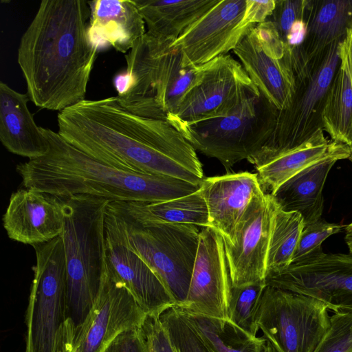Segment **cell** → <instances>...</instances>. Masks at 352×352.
Here are the masks:
<instances>
[{
	"instance_id": "cell-40",
	"label": "cell",
	"mask_w": 352,
	"mask_h": 352,
	"mask_svg": "<svg viewBox=\"0 0 352 352\" xmlns=\"http://www.w3.org/2000/svg\"><path fill=\"white\" fill-rule=\"evenodd\" d=\"M344 40L346 47L349 71L352 78V27L347 31Z\"/></svg>"
},
{
	"instance_id": "cell-7",
	"label": "cell",
	"mask_w": 352,
	"mask_h": 352,
	"mask_svg": "<svg viewBox=\"0 0 352 352\" xmlns=\"http://www.w3.org/2000/svg\"><path fill=\"white\" fill-rule=\"evenodd\" d=\"M277 112V108L260 91L228 116L168 123L196 151L217 159L229 171L239 162L248 161L263 147L274 129Z\"/></svg>"
},
{
	"instance_id": "cell-43",
	"label": "cell",
	"mask_w": 352,
	"mask_h": 352,
	"mask_svg": "<svg viewBox=\"0 0 352 352\" xmlns=\"http://www.w3.org/2000/svg\"><path fill=\"white\" fill-rule=\"evenodd\" d=\"M144 335H145V333H144ZM145 336H146V335H145ZM146 343H147V352H155V349H153L152 344H151L150 341L146 338Z\"/></svg>"
},
{
	"instance_id": "cell-3",
	"label": "cell",
	"mask_w": 352,
	"mask_h": 352,
	"mask_svg": "<svg viewBox=\"0 0 352 352\" xmlns=\"http://www.w3.org/2000/svg\"><path fill=\"white\" fill-rule=\"evenodd\" d=\"M41 129L47 153L16 166L24 188L57 197L87 195L111 201H164L197 191L201 185L177 177L124 171L88 155L58 132Z\"/></svg>"
},
{
	"instance_id": "cell-25",
	"label": "cell",
	"mask_w": 352,
	"mask_h": 352,
	"mask_svg": "<svg viewBox=\"0 0 352 352\" xmlns=\"http://www.w3.org/2000/svg\"><path fill=\"white\" fill-rule=\"evenodd\" d=\"M109 206L135 222L160 221L209 227L208 206L200 188L188 195L164 201H111Z\"/></svg>"
},
{
	"instance_id": "cell-22",
	"label": "cell",
	"mask_w": 352,
	"mask_h": 352,
	"mask_svg": "<svg viewBox=\"0 0 352 352\" xmlns=\"http://www.w3.org/2000/svg\"><path fill=\"white\" fill-rule=\"evenodd\" d=\"M89 34L99 47L126 53L145 32V22L133 0L88 1Z\"/></svg>"
},
{
	"instance_id": "cell-38",
	"label": "cell",
	"mask_w": 352,
	"mask_h": 352,
	"mask_svg": "<svg viewBox=\"0 0 352 352\" xmlns=\"http://www.w3.org/2000/svg\"><path fill=\"white\" fill-rule=\"evenodd\" d=\"M105 352H147L146 339L142 327L121 333Z\"/></svg>"
},
{
	"instance_id": "cell-4",
	"label": "cell",
	"mask_w": 352,
	"mask_h": 352,
	"mask_svg": "<svg viewBox=\"0 0 352 352\" xmlns=\"http://www.w3.org/2000/svg\"><path fill=\"white\" fill-rule=\"evenodd\" d=\"M174 41L148 32L124 56L126 69L113 85L120 104L132 113L166 121L199 80L202 65L184 66Z\"/></svg>"
},
{
	"instance_id": "cell-30",
	"label": "cell",
	"mask_w": 352,
	"mask_h": 352,
	"mask_svg": "<svg viewBox=\"0 0 352 352\" xmlns=\"http://www.w3.org/2000/svg\"><path fill=\"white\" fill-rule=\"evenodd\" d=\"M304 227L303 219L299 213L283 211L275 203L267 255L266 276L283 270L292 263Z\"/></svg>"
},
{
	"instance_id": "cell-17",
	"label": "cell",
	"mask_w": 352,
	"mask_h": 352,
	"mask_svg": "<svg viewBox=\"0 0 352 352\" xmlns=\"http://www.w3.org/2000/svg\"><path fill=\"white\" fill-rule=\"evenodd\" d=\"M274 205L270 194L254 197L237 224L233 241L223 240L233 287L265 281Z\"/></svg>"
},
{
	"instance_id": "cell-15",
	"label": "cell",
	"mask_w": 352,
	"mask_h": 352,
	"mask_svg": "<svg viewBox=\"0 0 352 352\" xmlns=\"http://www.w3.org/2000/svg\"><path fill=\"white\" fill-rule=\"evenodd\" d=\"M232 287L223 239L212 228L204 227L187 298L177 307L189 314L229 319Z\"/></svg>"
},
{
	"instance_id": "cell-23",
	"label": "cell",
	"mask_w": 352,
	"mask_h": 352,
	"mask_svg": "<svg viewBox=\"0 0 352 352\" xmlns=\"http://www.w3.org/2000/svg\"><path fill=\"white\" fill-rule=\"evenodd\" d=\"M349 157L345 154L331 155L305 168L271 195L274 202L283 211L299 213L305 226L320 220L327 177L337 161Z\"/></svg>"
},
{
	"instance_id": "cell-1",
	"label": "cell",
	"mask_w": 352,
	"mask_h": 352,
	"mask_svg": "<svg viewBox=\"0 0 352 352\" xmlns=\"http://www.w3.org/2000/svg\"><path fill=\"white\" fill-rule=\"evenodd\" d=\"M58 133L78 149L112 167L167 175L201 185L196 150L165 120L135 115L116 96L85 99L59 111Z\"/></svg>"
},
{
	"instance_id": "cell-20",
	"label": "cell",
	"mask_w": 352,
	"mask_h": 352,
	"mask_svg": "<svg viewBox=\"0 0 352 352\" xmlns=\"http://www.w3.org/2000/svg\"><path fill=\"white\" fill-rule=\"evenodd\" d=\"M233 52L261 93L278 110L287 109L294 91V78L289 62L268 56L262 49L254 28L239 42Z\"/></svg>"
},
{
	"instance_id": "cell-36",
	"label": "cell",
	"mask_w": 352,
	"mask_h": 352,
	"mask_svg": "<svg viewBox=\"0 0 352 352\" xmlns=\"http://www.w3.org/2000/svg\"><path fill=\"white\" fill-rule=\"evenodd\" d=\"M254 31L260 45L268 56L276 60L284 57L285 45L270 19L256 25Z\"/></svg>"
},
{
	"instance_id": "cell-13",
	"label": "cell",
	"mask_w": 352,
	"mask_h": 352,
	"mask_svg": "<svg viewBox=\"0 0 352 352\" xmlns=\"http://www.w3.org/2000/svg\"><path fill=\"white\" fill-rule=\"evenodd\" d=\"M265 283L315 298L334 314L352 313L351 254H326L321 250L267 274Z\"/></svg>"
},
{
	"instance_id": "cell-33",
	"label": "cell",
	"mask_w": 352,
	"mask_h": 352,
	"mask_svg": "<svg viewBox=\"0 0 352 352\" xmlns=\"http://www.w3.org/2000/svg\"><path fill=\"white\" fill-rule=\"evenodd\" d=\"M159 318L178 352H212L177 307H170Z\"/></svg>"
},
{
	"instance_id": "cell-42",
	"label": "cell",
	"mask_w": 352,
	"mask_h": 352,
	"mask_svg": "<svg viewBox=\"0 0 352 352\" xmlns=\"http://www.w3.org/2000/svg\"><path fill=\"white\" fill-rule=\"evenodd\" d=\"M261 352H279L268 340L265 338Z\"/></svg>"
},
{
	"instance_id": "cell-2",
	"label": "cell",
	"mask_w": 352,
	"mask_h": 352,
	"mask_svg": "<svg viewBox=\"0 0 352 352\" xmlns=\"http://www.w3.org/2000/svg\"><path fill=\"white\" fill-rule=\"evenodd\" d=\"M85 0H43L22 35L17 63L30 100L61 111L85 100L99 47L88 27Z\"/></svg>"
},
{
	"instance_id": "cell-34",
	"label": "cell",
	"mask_w": 352,
	"mask_h": 352,
	"mask_svg": "<svg viewBox=\"0 0 352 352\" xmlns=\"http://www.w3.org/2000/svg\"><path fill=\"white\" fill-rule=\"evenodd\" d=\"M343 227L342 225L329 223L322 219L305 226L291 264L300 262L320 251L322 243L331 235L339 232Z\"/></svg>"
},
{
	"instance_id": "cell-14",
	"label": "cell",
	"mask_w": 352,
	"mask_h": 352,
	"mask_svg": "<svg viewBox=\"0 0 352 352\" xmlns=\"http://www.w3.org/2000/svg\"><path fill=\"white\" fill-rule=\"evenodd\" d=\"M106 261L148 316L159 318L175 305L149 266L130 248L124 219L108 206L105 219Z\"/></svg>"
},
{
	"instance_id": "cell-21",
	"label": "cell",
	"mask_w": 352,
	"mask_h": 352,
	"mask_svg": "<svg viewBox=\"0 0 352 352\" xmlns=\"http://www.w3.org/2000/svg\"><path fill=\"white\" fill-rule=\"evenodd\" d=\"M27 94L0 82V140L10 153L34 160L45 155L48 143L29 110Z\"/></svg>"
},
{
	"instance_id": "cell-31",
	"label": "cell",
	"mask_w": 352,
	"mask_h": 352,
	"mask_svg": "<svg viewBox=\"0 0 352 352\" xmlns=\"http://www.w3.org/2000/svg\"><path fill=\"white\" fill-rule=\"evenodd\" d=\"M265 281L232 287L229 320L248 333L257 336L256 318Z\"/></svg>"
},
{
	"instance_id": "cell-26",
	"label": "cell",
	"mask_w": 352,
	"mask_h": 352,
	"mask_svg": "<svg viewBox=\"0 0 352 352\" xmlns=\"http://www.w3.org/2000/svg\"><path fill=\"white\" fill-rule=\"evenodd\" d=\"M305 35L297 47L309 56L343 39L352 27V0H307Z\"/></svg>"
},
{
	"instance_id": "cell-29",
	"label": "cell",
	"mask_w": 352,
	"mask_h": 352,
	"mask_svg": "<svg viewBox=\"0 0 352 352\" xmlns=\"http://www.w3.org/2000/svg\"><path fill=\"white\" fill-rule=\"evenodd\" d=\"M182 311L212 352H261L265 338L248 333L230 320Z\"/></svg>"
},
{
	"instance_id": "cell-12",
	"label": "cell",
	"mask_w": 352,
	"mask_h": 352,
	"mask_svg": "<svg viewBox=\"0 0 352 352\" xmlns=\"http://www.w3.org/2000/svg\"><path fill=\"white\" fill-rule=\"evenodd\" d=\"M260 92L242 65L230 54L202 65L199 81L179 102L166 122H193L231 114Z\"/></svg>"
},
{
	"instance_id": "cell-41",
	"label": "cell",
	"mask_w": 352,
	"mask_h": 352,
	"mask_svg": "<svg viewBox=\"0 0 352 352\" xmlns=\"http://www.w3.org/2000/svg\"><path fill=\"white\" fill-rule=\"evenodd\" d=\"M345 241L349 248L350 254H352V223L348 225L345 228Z\"/></svg>"
},
{
	"instance_id": "cell-24",
	"label": "cell",
	"mask_w": 352,
	"mask_h": 352,
	"mask_svg": "<svg viewBox=\"0 0 352 352\" xmlns=\"http://www.w3.org/2000/svg\"><path fill=\"white\" fill-rule=\"evenodd\" d=\"M351 155L347 144L329 142L323 129H319L300 146L272 160L257 170L263 193L272 195L285 182L305 168L327 157Z\"/></svg>"
},
{
	"instance_id": "cell-6",
	"label": "cell",
	"mask_w": 352,
	"mask_h": 352,
	"mask_svg": "<svg viewBox=\"0 0 352 352\" xmlns=\"http://www.w3.org/2000/svg\"><path fill=\"white\" fill-rule=\"evenodd\" d=\"M342 40L309 56L297 47L285 48V56L294 75V91L289 106L278 110L274 129L265 144L248 160L256 170L323 129L322 114L339 65L338 44Z\"/></svg>"
},
{
	"instance_id": "cell-28",
	"label": "cell",
	"mask_w": 352,
	"mask_h": 352,
	"mask_svg": "<svg viewBox=\"0 0 352 352\" xmlns=\"http://www.w3.org/2000/svg\"><path fill=\"white\" fill-rule=\"evenodd\" d=\"M344 38L338 44L340 62L327 92L322 120L323 131L332 141L349 146L352 144V78Z\"/></svg>"
},
{
	"instance_id": "cell-35",
	"label": "cell",
	"mask_w": 352,
	"mask_h": 352,
	"mask_svg": "<svg viewBox=\"0 0 352 352\" xmlns=\"http://www.w3.org/2000/svg\"><path fill=\"white\" fill-rule=\"evenodd\" d=\"M315 352H352V313L334 314Z\"/></svg>"
},
{
	"instance_id": "cell-9",
	"label": "cell",
	"mask_w": 352,
	"mask_h": 352,
	"mask_svg": "<svg viewBox=\"0 0 352 352\" xmlns=\"http://www.w3.org/2000/svg\"><path fill=\"white\" fill-rule=\"evenodd\" d=\"M122 217L130 248L157 275L175 306L181 307L187 298L199 245L200 231L197 226L135 222Z\"/></svg>"
},
{
	"instance_id": "cell-32",
	"label": "cell",
	"mask_w": 352,
	"mask_h": 352,
	"mask_svg": "<svg viewBox=\"0 0 352 352\" xmlns=\"http://www.w3.org/2000/svg\"><path fill=\"white\" fill-rule=\"evenodd\" d=\"M307 0H276L270 19L276 28L285 48L299 46L303 41L306 25L305 12Z\"/></svg>"
},
{
	"instance_id": "cell-27",
	"label": "cell",
	"mask_w": 352,
	"mask_h": 352,
	"mask_svg": "<svg viewBox=\"0 0 352 352\" xmlns=\"http://www.w3.org/2000/svg\"><path fill=\"white\" fill-rule=\"evenodd\" d=\"M149 34L175 41L219 0H133Z\"/></svg>"
},
{
	"instance_id": "cell-10",
	"label": "cell",
	"mask_w": 352,
	"mask_h": 352,
	"mask_svg": "<svg viewBox=\"0 0 352 352\" xmlns=\"http://www.w3.org/2000/svg\"><path fill=\"white\" fill-rule=\"evenodd\" d=\"M328 311L315 298L266 285L256 323L279 352H315L330 327Z\"/></svg>"
},
{
	"instance_id": "cell-37",
	"label": "cell",
	"mask_w": 352,
	"mask_h": 352,
	"mask_svg": "<svg viewBox=\"0 0 352 352\" xmlns=\"http://www.w3.org/2000/svg\"><path fill=\"white\" fill-rule=\"evenodd\" d=\"M142 329L155 352H178L159 318L148 316Z\"/></svg>"
},
{
	"instance_id": "cell-19",
	"label": "cell",
	"mask_w": 352,
	"mask_h": 352,
	"mask_svg": "<svg viewBox=\"0 0 352 352\" xmlns=\"http://www.w3.org/2000/svg\"><path fill=\"white\" fill-rule=\"evenodd\" d=\"M200 190L208 206L209 227L229 241L251 201L263 192L257 174L248 171L204 178Z\"/></svg>"
},
{
	"instance_id": "cell-39",
	"label": "cell",
	"mask_w": 352,
	"mask_h": 352,
	"mask_svg": "<svg viewBox=\"0 0 352 352\" xmlns=\"http://www.w3.org/2000/svg\"><path fill=\"white\" fill-rule=\"evenodd\" d=\"M275 6V0H246L245 23L252 26L263 23L272 15Z\"/></svg>"
},
{
	"instance_id": "cell-44",
	"label": "cell",
	"mask_w": 352,
	"mask_h": 352,
	"mask_svg": "<svg viewBox=\"0 0 352 352\" xmlns=\"http://www.w3.org/2000/svg\"><path fill=\"white\" fill-rule=\"evenodd\" d=\"M349 148H350V152H351L349 159L352 161V144L349 146Z\"/></svg>"
},
{
	"instance_id": "cell-18",
	"label": "cell",
	"mask_w": 352,
	"mask_h": 352,
	"mask_svg": "<svg viewBox=\"0 0 352 352\" xmlns=\"http://www.w3.org/2000/svg\"><path fill=\"white\" fill-rule=\"evenodd\" d=\"M64 201L34 188L14 192L2 221L8 237L32 246L61 235L64 227Z\"/></svg>"
},
{
	"instance_id": "cell-8",
	"label": "cell",
	"mask_w": 352,
	"mask_h": 352,
	"mask_svg": "<svg viewBox=\"0 0 352 352\" xmlns=\"http://www.w3.org/2000/svg\"><path fill=\"white\" fill-rule=\"evenodd\" d=\"M36 264L26 311L25 352H63L67 272L61 236L32 246Z\"/></svg>"
},
{
	"instance_id": "cell-11",
	"label": "cell",
	"mask_w": 352,
	"mask_h": 352,
	"mask_svg": "<svg viewBox=\"0 0 352 352\" xmlns=\"http://www.w3.org/2000/svg\"><path fill=\"white\" fill-rule=\"evenodd\" d=\"M147 314L107 267L96 299L83 322L66 324L63 352H105L121 333L142 327Z\"/></svg>"
},
{
	"instance_id": "cell-5",
	"label": "cell",
	"mask_w": 352,
	"mask_h": 352,
	"mask_svg": "<svg viewBox=\"0 0 352 352\" xmlns=\"http://www.w3.org/2000/svg\"><path fill=\"white\" fill-rule=\"evenodd\" d=\"M67 272V320L80 324L98 294L107 267L105 219L110 200L87 195L61 197Z\"/></svg>"
},
{
	"instance_id": "cell-16",
	"label": "cell",
	"mask_w": 352,
	"mask_h": 352,
	"mask_svg": "<svg viewBox=\"0 0 352 352\" xmlns=\"http://www.w3.org/2000/svg\"><path fill=\"white\" fill-rule=\"evenodd\" d=\"M246 0H221L191 24L171 45L184 66H197L226 55L254 28L245 23Z\"/></svg>"
}]
</instances>
